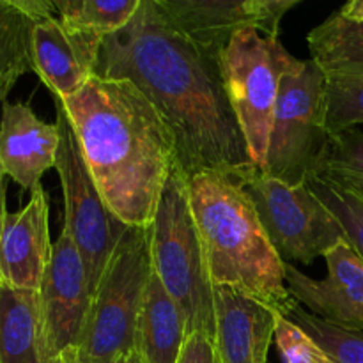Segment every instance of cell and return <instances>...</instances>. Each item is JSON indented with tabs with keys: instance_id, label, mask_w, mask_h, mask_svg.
Instances as JSON below:
<instances>
[{
	"instance_id": "obj_1",
	"label": "cell",
	"mask_w": 363,
	"mask_h": 363,
	"mask_svg": "<svg viewBox=\"0 0 363 363\" xmlns=\"http://www.w3.org/2000/svg\"><path fill=\"white\" fill-rule=\"evenodd\" d=\"M96 74L130 80L158 108L176 137L186 177L213 170L236 176L254 165L227 99L220 66L142 0L133 20L103 39Z\"/></svg>"
},
{
	"instance_id": "obj_2",
	"label": "cell",
	"mask_w": 363,
	"mask_h": 363,
	"mask_svg": "<svg viewBox=\"0 0 363 363\" xmlns=\"http://www.w3.org/2000/svg\"><path fill=\"white\" fill-rule=\"evenodd\" d=\"M59 101L110 211L128 227H151L177 165L176 137L158 108L133 82L98 74Z\"/></svg>"
},
{
	"instance_id": "obj_3",
	"label": "cell",
	"mask_w": 363,
	"mask_h": 363,
	"mask_svg": "<svg viewBox=\"0 0 363 363\" xmlns=\"http://www.w3.org/2000/svg\"><path fill=\"white\" fill-rule=\"evenodd\" d=\"M186 186L213 286L241 291L287 318L298 301L286 284V262L243 186L213 170L186 177Z\"/></svg>"
},
{
	"instance_id": "obj_4",
	"label": "cell",
	"mask_w": 363,
	"mask_h": 363,
	"mask_svg": "<svg viewBox=\"0 0 363 363\" xmlns=\"http://www.w3.org/2000/svg\"><path fill=\"white\" fill-rule=\"evenodd\" d=\"M152 272L186 318L188 337L215 340V286L191 215L186 176L174 167L151 225Z\"/></svg>"
},
{
	"instance_id": "obj_5",
	"label": "cell",
	"mask_w": 363,
	"mask_h": 363,
	"mask_svg": "<svg viewBox=\"0 0 363 363\" xmlns=\"http://www.w3.org/2000/svg\"><path fill=\"white\" fill-rule=\"evenodd\" d=\"M151 275V227H128L106 262L78 350L67 362L117 363L135 353V325Z\"/></svg>"
},
{
	"instance_id": "obj_6",
	"label": "cell",
	"mask_w": 363,
	"mask_h": 363,
	"mask_svg": "<svg viewBox=\"0 0 363 363\" xmlns=\"http://www.w3.org/2000/svg\"><path fill=\"white\" fill-rule=\"evenodd\" d=\"M298 64L279 38L255 28L238 32L220 55L227 99L247 140L252 163L264 169L280 82Z\"/></svg>"
},
{
	"instance_id": "obj_7",
	"label": "cell",
	"mask_w": 363,
	"mask_h": 363,
	"mask_svg": "<svg viewBox=\"0 0 363 363\" xmlns=\"http://www.w3.org/2000/svg\"><path fill=\"white\" fill-rule=\"evenodd\" d=\"M328 140L326 74L315 60H298L280 82L262 170L291 186L307 184Z\"/></svg>"
},
{
	"instance_id": "obj_8",
	"label": "cell",
	"mask_w": 363,
	"mask_h": 363,
	"mask_svg": "<svg viewBox=\"0 0 363 363\" xmlns=\"http://www.w3.org/2000/svg\"><path fill=\"white\" fill-rule=\"evenodd\" d=\"M233 177L252 199L262 227L284 262L311 266L339 243H347L339 220L308 184L291 186L255 165Z\"/></svg>"
},
{
	"instance_id": "obj_9",
	"label": "cell",
	"mask_w": 363,
	"mask_h": 363,
	"mask_svg": "<svg viewBox=\"0 0 363 363\" xmlns=\"http://www.w3.org/2000/svg\"><path fill=\"white\" fill-rule=\"evenodd\" d=\"M60 145L55 170L60 177L64 194L66 220L64 230L71 236L87 266L91 291L94 294L110 255L123 238L124 225L106 206L87 169L77 135L69 123L66 108L55 98Z\"/></svg>"
},
{
	"instance_id": "obj_10",
	"label": "cell",
	"mask_w": 363,
	"mask_h": 363,
	"mask_svg": "<svg viewBox=\"0 0 363 363\" xmlns=\"http://www.w3.org/2000/svg\"><path fill=\"white\" fill-rule=\"evenodd\" d=\"M163 18L202 53L220 60L238 32L279 38L284 14L300 0H152Z\"/></svg>"
},
{
	"instance_id": "obj_11",
	"label": "cell",
	"mask_w": 363,
	"mask_h": 363,
	"mask_svg": "<svg viewBox=\"0 0 363 363\" xmlns=\"http://www.w3.org/2000/svg\"><path fill=\"white\" fill-rule=\"evenodd\" d=\"M46 362L66 363L74 357L92 301L87 266L69 234L62 229L53 243L41 289Z\"/></svg>"
},
{
	"instance_id": "obj_12",
	"label": "cell",
	"mask_w": 363,
	"mask_h": 363,
	"mask_svg": "<svg viewBox=\"0 0 363 363\" xmlns=\"http://www.w3.org/2000/svg\"><path fill=\"white\" fill-rule=\"evenodd\" d=\"M328 273L315 280L284 264L286 284L294 300L318 318L363 330V259L350 243H339L325 255Z\"/></svg>"
},
{
	"instance_id": "obj_13",
	"label": "cell",
	"mask_w": 363,
	"mask_h": 363,
	"mask_svg": "<svg viewBox=\"0 0 363 363\" xmlns=\"http://www.w3.org/2000/svg\"><path fill=\"white\" fill-rule=\"evenodd\" d=\"M50 206L39 184L27 204L6 213L0 222V284L14 289L39 291L52 259Z\"/></svg>"
},
{
	"instance_id": "obj_14",
	"label": "cell",
	"mask_w": 363,
	"mask_h": 363,
	"mask_svg": "<svg viewBox=\"0 0 363 363\" xmlns=\"http://www.w3.org/2000/svg\"><path fill=\"white\" fill-rule=\"evenodd\" d=\"M103 38L64 27L57 16L38 21L32 32V62L57 99L77 94L96 74Z\"/></svg>"
},
{
	"instance_id": "obj_15",
	"label": "cell",
	"mask_w": 363,
	"mask_h": 363,
	"mask_svg": "<svg viewBox=\"0 0 363 363\" xmlns=\"http://www.w3.org/2000/svg\"><path fill=\"white\" fill-rule=\"evenodd\" d=\"M59 145V124L41 121L27 103H4L0 165L21 190L32 191L41 184L46 170L55 167Z\"/></svg>"
},
{
	"instance_id": "obj_16",
	"label": "cell",
	"mask_w": 363,
	"mask_h": 363,
	"mask_svg": "<svg viewBox=\"0 0 363 363\" xmlns=\"http://www.w3.org/2000/svg\"><path fill=\"white\" fill-rule=\"evenodd\" d=\"M279 315L241 291L215 286V346L222 363H268Z\"/></svg>"
},
{
	"instance_id": "obj_17",
	"label": "cell",
	"mask_w": 363,
	"mask_h": 363,
	"mask_svg": "<svg viewBox=\"0 0 363 363\" xmlns=\"http://www.w3.org/2000/svg\"><path fill=\"white\" fill-rule=\"evenodd\" d=\"M186 340V318L152 272L135 325V354L142 363H177Z\"/></svg>"
},
{
	"instance_id": "obj_18",
	"label": "cell",
	"mask_w": 363,
	"mask_h": 363,
	"mask_svg": "<svg viewBox=\"0 0 363 363\" xmlns=\"http://www.w3.org/2000/svg\"><path fill=\"white\" fill-rule=\"evenodd\" d=\"M0 363H48L39 291L0 284Z\"/></svg>"
},
{
	"instance_id": "obj_19",
	"label": "cell",
	"mask_w": 363,
	"mask_h": 363,
	"mask_svg": "<svg viewBox=\"0 0 363 363\" xmlns=\"http://www.w3.org/2000/svg\"><path fill=\"white\" fill-rule=\"evenodd\" d=\"M46 0H0V103H6L16 82L32 62V32L38 21L57 16Z\"/></svg>"
},
{
	"instance_id": "obj_20",
	"label": "cell",
	"mask_w": 363,
	"mask_h": 363,
	"mask_svg": "<svg viewBox=\"0 0 363 363\" xmlns=\"http://www.w3.org/2000/svg\"><path fill=\"white\" fill-rule=\"evenodd\" d=\"M311 59L326 77H363V21L339 11L312 28L307 35Z\"/></svg>"
},
{
	"instance_id": "obj_21",
	"label": "cell",
	"mask_w": 363,
	"mask_h": 363,
	"mask_svg": "<svg viewBox=\"0 0 363 363\" xmlns=\"http://www.w3.org/2000/svg\"><path fill=\"white\" fill-rule=\"evenodd\" d=\"M311 177H318L363 202V131L353 128L330 135Z\"/></svg>"
},
{
	"instance_id": "obj_22",
	"label": "cell",
	"mask_w": 363,
	"mask_h": 363,
	"mask_svg": "<svg viewBox=\"0 0 363 363\" xmlns=\"http://www.w3.org/2000/svg\"><path fill=\"white\" fill-rule=\"evenodd\" d=\"M53 6L66 28L105 39L133 20L142 0H55Z\"/></svg>"
},
{
	"instance_id": "obj_23",
	"label": "cell",
	"mask_w": 363,
	"mask_h": 363,
	"mask_svg": "<svg viewBox=\"0 0 363 363\" xmlns=\"http://www.w3.org/2000/svg\"><path fill=\"white\" fill-rule=\"evenodd\" d=\"M287 318L312 337L333 363H363V330L337 325L294 305Z\"/></svg>"
},
{
	"instance_id": "obj_24",
	"label": "cell",
	"mask_w": 363,
	"mask_h": 363,
	"mask_svg": "<svg viewBox=\"0 0 363 363\" xmlns=\"http://www.w3.org/2000/svg\"><path fill=\"white\" fill-rule=\"evenodd\" d=\"M363 124V77H326V128L330 135Z\"/></svg>"
},
{
	"instance_id": "obj_25",
	"label": "cell",
	"mask_w": 363,
	"mask_h": 363,
	"mask_svg": "<svg viewBox=\"0 0 363 363\" xmlns=\"http://www.w3.org/2000/svg\"><path fill=\"white\" fill-rule=\"evenodd\" d=\"M307 184L318 195L319 201L330 209V213L339 220L347 236V243L363 259V202L346 191L330 186L318 177H311Z\"/></svg>"
},
{
	"instance_id": "obj_26",
	"label": "cell",
	"mask_w": 363,
	"mask_h": 363,
	"mask_svg": "<svg viewBox=\"0 0 363 363\" xmlns=\"http://www.w3.org/2000/svg\"><path fill=\"white\" fill-rule=\"evenodd\" d=\"M275 344L284 363H332L308 333L284 315L277 319Z\"/></svg>"
},
{
	"instance_id": "obj_27",
	"label": "cell",
	"mask_w": 363,
	"mask_h": 363,
	"mask_svg": "<svg viewBox=\"0 0 363 363\" xmlns=\"http://www.w3.org/2000/svg\"><path fill=\"white\" fill-rule=\"evenodd\" d=\"M177 363H222L215 340L204 335H190Z\"/></svg>"
},
{
	"instance_id": "obj_28",
	"label": "cell",
	"mask_w": 363,
	"mask_h": 363,
	"mask_svg": "<svg viewBox=\"0 0 363 363\" xmlns=\"http://www.w3.org/2000/svg\"><path fill=\"white\" fill-rule=\"evenodd\" d=\"M339 13L350 20L363 21V0H351V2L344 4Z\"/></svg>"
},
{
	"instance_id": "obj_29",
	"label": "cell",
	"mask_w": 363,
	"mask_h": 363,
	"mask_svg": "<svg viewBox=\"0 0 363 363\" xmlns=\"http://www.w3.org/2000/svg\"><path fill=\"white\" fill-rule=\"evenodd\" d=\"M4 170H2V165H0V222H2V218L6 216L7 209H6V184H4Z\"/></svg>"
},
{
	"instance_id": "obj_30",
	"label": "cell",
	"mask_w": 363,
	"mask_h": 363,
	"mask_svg": "<svg viewBox=\"0 0 363 363\" xmlns=\"http://www.w3.org/2000/svg\"><path fill=\"white\" fill-rule=\"evenodd\" d=\"M126 363H142V360H140V358H138L137 357V354H131V357L130 358H128V360H126Z\"/></svg>"
},
{
	"instance_id": "obj_31",
	"label": "cell",
	"mask_w": 363,
	"mask_h": 363,
	"mask_svg": "<svg viewBox=\"0 0 363 363\" xmlns=\"http://www.w3.org/2000/svg\"><path fill=\"white\" fill-rule=\"evenodd\" d=\"M66 363H80V362H66ZM117 363H126V360H123V362H117Z\"/></svg>"
}]
</instances>
